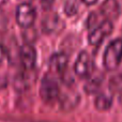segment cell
Listing matches in <instances>:
<instances>
[{"label": "cell", "mask_w": 122, "mask_h": 122, "mask_svg": "<svg viewBox=\"0 0 122 122\" xmlns=\"http://www.w3.org/2000/svg\"><path fill=\"white\" fill-rule=\"evenodd\" d=\"M122 62V39H116L108 44L103 57V64L106 70L114 71Z\"/></svg>", "instance_id": "1"}, {"label": "cell", "mask_w": 122, "mask_h": 122, "mask_svg": "<svg viewBox=\"0 0 122 122\" xmlns=\"http://www.w3.org/2000/svg\"><path fill=\"white\" fill-rule=\"evenodd\" d=\"M60 94L58 82L53 76L46 75L40 84V97L45 103H53L58 100Z\"/></svg>", "instance_id": "2"}, {"label": "cell", "mask_w": 122, "mask_h": 122, "mask_svg": "<svg viewBox=\"0 0 122 122\" xmlns=\"http://www.w3.org/2000/svg\"><path fill=\"white\" fill-rule=\"evenodd\" d=\"M36 17V10L29 2L18 4L16 9V21L21 28H30Z\"/></svg>", "instance_id": "3"}, {"label": "cell", "mask_w": 122, "mask_h": 122, "mask_svg": "<svg viewBox=\"0 0 122 122\" xmlns=\"http://www.w3.org/2000/svg\"><path fill=\"white\" fill-rule=\"evenodd\" d=\"M114 30V25H112V20H104L102 24L91 30V32L88 36L89 44L93 45V46H97L100 45L108 36Z\"/></svg>", "instance_id": "4"}, {"label": "cell", "mask_w": 122, "mask_h": 122, "mask_svg": "<svg viewBox=\"0 0 122 122\" xmlns=\"http://www.w3.org/2000/svg\"><path fill=\"white\" fill-rule=\"evenodd\" d=\"M93 69V62L92 58L90 57L87 51H81L78 55L76 62L74 64V72L79 78H88L89 76H91Z\"/></svg>", "instance_id": "5"}, {"label": "cell", "mask_w": 122, "mask_h": 122, "mask_svg": "<svg viewBox=\"0 0 122 122\" xmlns=\"http://www.w3.org/2000/svg\"><path fill=\"white\" fill-rule=\"evenodd\" d=\"M19 60L26 70H33L36 62V51L31 44H24L19 49Z\"/></svg>", "instance_id": "6"}, {"label": "cell", "mask_w": 122, "mask_h": 122, "mask_svg": "<svg viewBox=\"0 0 122 122\" xmlns=\"http://www.w3.org/2000/svg\"><path fill=\"white\" fill-rule=\"evenodd\" d=\"M120 5L117 0H105L102 3L99 12L102 14L105 20L116 19L120 15Z\"/></svg>", "instance_id": "7"}, {"label": "cell", "mask_w": 122, "mask_h": 122, "mask_svg": "<svg viewBox=\"0 0 122 122\" xmlns=\"http://www.w3.org/2000/svg\"><path fill=\"white\" fill-rule=\"evenodd\" d=\"M67 65V56L63 53H56L51 57L49 67L53 72L62 75L66 70Z\"/></svg>", "instance_id": "8"}, {"label": "cell", "mask_w": 122, "mask_h": 122, "mask_svg": "<svg viewBox=\"0 0 122 122\" xmlns=\"http://www.w3.org/2000/svg\"><path fill=\"white\" fill-rule=\"evenodd\" d=\"M58 100L60 102V107L62 109L71 110L79 102V94H77L74 91H70V92L63 93V94H59Z\"/></svg>", "instance_id": "9"}, {"label": "cell", "mask_w": 122, "mask_h": 122, "mask_svg": "<svg viewBox=\"0 0 122 122\" xmlns=\"http://www.w3.org/2000/svg\"><path fill=\"white\" fill-rule=\"evenodd\" d=\"M112 104H114L112 97L109 94H106V93H101L94 100V106L100 112H105V110L110 109Z\"/></svg>", "instance_id": "10"}, {"label": "cell", "mask_w": 122, "mask_h": 122, "mask_svg": "<svg viewBox=\"0 0 122 122\" xmlns=\"http://www.w3.org/2000/svg\"><path fill=\"white\" fill-rule=\"evenodd\" d=\"M109 89L112 93L122 95V73L112 76L109 80Z\"/></svg>", "instance_id": "11"}, {"label": "cell", "mask_w": 122, "mask_h": 122, "mask_svg": "<svg viewBox=\"0 0 122 122\" xmlns=\"http://www.w3.org/2000/svg\"><path fill=\"white\" fill-rule=\"evenodd\" d=\"M102 82V77H95V76H92L88 77V80H87L86 85H85V90L88 93H94L95 91L99 90L100 86H101Z\"/></svg>", "instance_id": "12"}, {"label": "cell", "mask_w": 122, "mask_h": 122, "mask_svg": "<svg viewBox=\"0 0 122 122\" xmlns=\"http://www.w3.org/2000/svg\"><path fill=\"white\" fill-rule=\"evenodd\" d=\"M78 1L77 0H66L64 4V12L67 16H73L78 12Z\"/></svg>", "instance_id": "13"}, {"label": "cell", "mask_w": 122, "mask_h": 122, "mask_svg": "<svg viewBox=\"0 0 122 122\" xmlns=\"http://www.w3.org/2000/svg\"><path fill=\"white\" fill-rule=\"evenodd\" d=\"M55 0H40V3L44 10H49L53 6Z\"/></svg>", "instance_id": "14"}, {"label": "cell", "mask_w": 122, "mask_h": 122, "mask_svg": "<svg viewBox=\"0 0 122 122\" xmlns=\"http://www.w3.org/2000/svg\"><path fill=\"white\" fill-rule=\"evenodd\" d=\"M6 58V49L3 47V45L0 44V64L4 61Z\"/></svg>", "instance_id": "15"}, {"label": "cell", "mask_w": 122, "mask_h": 122, "mask_svg": "<svg viewBox=\"0 0 122 122\" xmlns=\"http://www.w3.org/2000/svg\"><path fill=\"white\" fill-rule=\"evenodd\" d=\"M97 1V0H82V2H85V3L88 4V5H92V4H94Z\"/></svg>", "instance_id": "16"}, {"label": "cell", "mask_w": 122, "mask_h": 122, "mask_svg": "<svg viewBox=\"0 0 122 122\" xmlns=\"http://www.w3.org/2000/svg\"><path fill=\"white\" fill-rule=\"evenodd\" d=\"M6 1H8V0H0V8H1V6L3 5V4L5 3Z\"/></svg>", "instance_id": "17"}, {"label": "cell", "mask_w": 122, "mask_h": 122, "mask_svg": "<svg viewBox=\"0 0 122 122\" xmlns=\"http://www.w3.org/2000/svg\"><path fill=\"white\" fill-rule=\"evenodd\" d=\"M27 1H32V0H27Z\"/></svg>", "instance_id": "18"}]
</instances>
